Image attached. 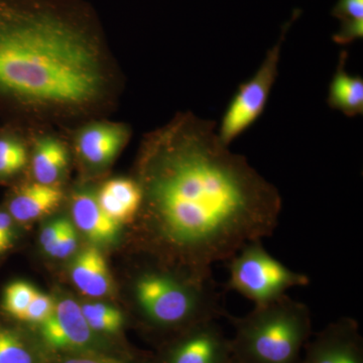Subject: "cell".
I'll return each instance as SVG.
<instances>
[{
  "instance_id": "6da1fadb",
  "label": "cell",
  "mask_w": 363,
  "mask_h": 363,
  "mask_svg": "<svg viewBox=\"0 0 363 363\" xmlns=\"http://www.w3.org/2000/svg\"><path fill=\"white\" fill-rule=\"evenodd\" d=\"M140 185L152 240L202 278L269 238L283 207L278 189L220 142L217 123L193 116L152 143Z\"/></svg>"
},
{
  "instance_id": "7a4b0ae2",
  "label": "cell",
  "mask_w": 363,
  "mask_h": 363,
  "mask_svg": "<svg viewBox=\"0 0 363 363\" xmlns=\"http://www.w3.org/2000/svg\"><path fill=\"white\" fill-rule=\"evenodd\" d=\"M84 28L42 0L0 4V88L28 99L80 104L99 89Z\"/></svg>"
},
{
  "instance_id": "3957f363",
  "label": "cell",
  "mask_w": 363,
  "mask_h": 363,
  "mask_svg": "<svg viewBox=\"0 0 363 363\" xmlns=\"http://www.w3.org/2000/svg\"><path fill=\"white\" fill-rule=\"evenodd\" d=\"M133 294L143 320L162 330L184 331L224 314L213 279L184 269H145L136 277Z\"/></svg>"
},
{
  "instance_id": "277c9868",
  "label": "cell",
  "mask_w": 363,
  "mask_h": 363,
  "mask_svg": "<svg viewBox=\"0 0 363 363\" xmlns=\"http://www.w3.org/2000/svg\"><path fill=\"white\" fill-rule=\"evenodd\" d=\"M233 357L238 363H298L311 335L309 307L288 295L230 317Z\"/></svg>"
},
{
  "instance_id": "5b68a950",
  "label": "cell",
  "mask_w": 363,
  "mask_h": 363,
  "mask_svg": "<svg viewBox=\"0 0 363 363\" xmlns=\"http://www.w3.org/2000/svg\"><path fill=\"white\" fill-rule=\"evenodd\" d=\"M226 262L227 290L252 301L255 307L269 304L286 296L290 289L310 284L306 274L292 271L272 257L262 240L247 243Z\"/></svg>"
},
{
  "instance_id": "8992f818",
  "label": "cell",
  "mask_w": 363,
  "mask_h": 363,
  "mask_svg": "<svg viewBox=\"0 0 363 363\" xmlns=\"http://www.w3.org/2000/svg\"><path fill=\"white\" fill-rule=\"evenodd\" d=\"M286 32L284 30L277 44L269 50L255 75L238 87L227 106L220 125H217L219 140L226 147H230L264 113L278 78Z\"/></svg>"
},
{
  "instance_id": "52a82bcc",
  "label": "cell",
  "mask_w": 363,
  "mask_h": 363,
  "mask_svg": "<svg viewBox=\"0 0 363 363\" xmlns=\"http://www.w3.org/2000/svg\"><path fill=\"white\" fill-rule=\"evenodd\" d=\"M233 359L230 339L212 319L185 329L169 346L162 363H231Z\"/></svg>"
},
{
  "instance_id": "ba28073f",
  "label": "cell",
  "mask_w": 363,
  "mask_h": 363,
  "mask_svg": "<svg viewBox=\"0 0 363 363\" xmlns=\"http://www.w3.org/2000/svg\"><path fill=\"white\" fill-rule=\"evenodd\" d=\"M306 347L303 363H363L359 326L350 317L329 324Z\"/></svg>"
},
{
  "instance_id": "9c48e42d",
  "label": "cell",
  "mask_w": 363,
  "mask_h": 363,
  "mask_svg": "<svg viewBox=\"0 0 363 363\" xmlns=\"http://www.w3.org/2000/svg\"><path fill=\"white\" fill-rule=\"evenodd\" d=\"M43 338L57 350H86L94 345V331L83 316L81 306L73 298L55 303L51 316L43 322Z\"/></svg>"
},
{
  "instance_id": "30bf717a",
  "label": "cell",
  "mask_w": 363,
  "mask_h": 363,
  "mask_svg": "<svg viewBox=\"0 0 363 363\" xmlns=\"http://www.w3.org/2000/svg\"><path fill=\"white\" fill-rule=\"evenodd\" d=\"M71 213L74 224L91 242L108 245L118 238L121 224L102 209L96 196L87 192L74 195Z\"/></svg>"
},
{
  "instance_id": "8fae6325",
  "label": "cell",
  "mask_w": 363,
  "mask_h": 363,
  "mask_svg": "<svg viewBox=\"0 0 363 363\" xmlns=\"http://www.w3.org/2000/svg\"><path fill=\"white\" fill-rule=\"evenodd\" d=\"M63 192L57 186L35 183L23 186L11 198L9 214L13 221L30 223L51 213L61 204Z\"/></svg>"
},
{
  "instance_id": "7c38bea8",
  "label": "cell",
  "mask_w": 363,
  "mask_h": 363,
  "mask_svg": "<svg viewBox=\"0 0 363 363\" xmlns=\"http://www.w3.org/2000/svg\"><path fill=\"white\" fill-rule=\"evenodd\" d=\"M70 274L74 285L88 297H104L111 292V272L96 247H87L79 253L72 262Z\"/></svg>"
},
{
  "instance_id": "4fadbf2b",
  "label": "cell",
  "mask_w": 363,
  "mask_h": 363,
  "mask_svg": "<svg viewBox=\"0 0 363 363\" xmlns=\"http://www.w3.org/2000/svg\"><path fill=\"white\" fill-rule=\"evenodd\" d=\"M128 133L123 126L96 124L86 128L78 138V150L84 161L93 166H104L118 154Z\"/></svg>"
},
{
  "instance_id": "5bb4252c",
  "label": "cell",
  "mask_w": 363,
  "mask_h": 363,
  "mask_svg": "<svg viewBox=\"0 0 363 363\" xmlns=\"http://www.w3.org/2000/svg\"><path fill=\"white\" fill-rule=\"evenodd\" d=\"M96 197L102 209L119 224L133 220L140 211L143 200L140 183L126 178L106 182Z\"/></svg>"
},
{
  "instance_id": "9a60e30c",
  "label": "cell",
  "mask_w": 363,
  "mask_h": 363,
  "mask_svg": "<svg viewBox=\"0 0 363 363\" xmlns=\"http://www.w3.org/2000/svg\"><path fill=\"white\" fill-rule=\"evenodd\" d=\"M347 58L346 51L339 55L337 67L329 85L327 104L344 116H359L363 114V79L348 73Z\"/></svg>"
},
{
  "instance_id": "2e32d148",
  "label": "cell",
  "mask_w": 363,
  "mask_h": 363,
  "mask_svg": "<svg viewBox=\"0 0 363 363\" xmlns=\"http://www.w3.org/2000/svg\"><path fill=\"white\" fill-rule=\"evenodd\" d=\"M68 164V152L63 143L54 138H45L38 143L32 167L35 180L45 185H55L63 176Z\"/></svg>"
},
{
  "instance_id": "e0dca14e",
  "label": "cell",
  "mask_w": 363,
  "mask_h": 363,
  "mask_svg": "<svg viewBox=\"0 0 363 363\" xmlns=\"http://www.w3.org/2000/svg\"><path fill=\"white\" fill-rule=\"evenodd\" d=\"M81 310L92 331L114 334L123 328V312L112 306L104 303H88L81 306Z\"/></svg>"
},
{
  "instance_id": "ac0fdd59",
  "label": "cell",
  "mask_w": 363,
  "mask_h": 363,
  "mask_svg": "<svg viewBox=\"0 0 363 363\" xmlns=\"http://www.w3.org/2000/svg\"><path fill=\"white\" fill-rule=\"evenodd\" d=\"M37 292L38 290L26 281H18L9 284L4 290L2 300L4 311L21 320Z\"/></svg>"
},
{
  "instance_id": "d6986e66",
  "label": "cell",
  "mask_w": 363,
  "mask_h": 363,
  "mask_svg": "<svg viewBox=\"0 0 363 363\" xmlns=\"http://www.w3.org/2000/svg\"><path fill=\"white\" fill-rule=\"evenodd\" d=\"M28 161L26 147L13 138H0V177L18 173Z\"/></svg>"
},
{
  "instance_id": "ffe728a7",
  "label": "cell",
  "mask_w": 363,
  "mask_h": 363,
  "mask_svg": "<svg viewBox=\"0 0 363 363\" xmlns=\"http://www.w3.org/2000/svg\"><path fill=\"white\" fill-rule=\"evenodd\" d=\"M0 363H33L25 344L14 332L0 327Z\"/></svg>"
},
{
  "instance_id": "44dd1931",
  "label": "cell",
  "mask_w": 363,
  "mask_h": 363,
  "mask_svg": "<svg viewBox=\"0 0 363 363\" xmlns=\"http://www.w3.org/2000/svg\"><path fill=\"white\" fill-rule=\"evenodd\" d=\"M54 308L55 302L52 298L38 291L21 318V321L42 324L51 316Z\"/></svg>"
},
{
  "instance_id": "7402d4cb",
  "label": "cell",
  "mask_w": 363,
  "mask_h": 363,
  "mask_svg": "<svg viewBox=\"0 0 363 363\" xmlns=\"http://www.w3.org/2000/svg\"><path fill=\"white\" fill-rule=\"evenodd\" d=\"M78 235L75 226L69 220L63 233L59 236L56 242L48 250L47 255L56 259H66L77 250Z\"/></svg>"
},
{
  "instance_id": "603a6c76",
  "label": "cell",
  "mask_w": 363,
  "mask_h": 363,
  "mask_svg": "<svg viewBox=\"0 0 363 363\" xmlns=\"http://www.w3.org/2000/svg\"><path fill=\"white\" fill-rule=\"evenodd\" d=\"M363 21H341V26L333 35V40L338 45H350L354 40L362 39Z\"/></svg>"
},
{
  "instance_id": "cb8c5ba5",
  "label": "cell",
  "mask_w": 363,
  "mask_h": 363,
  "mask_svg": "<svg viewBox=\"0 0 363 363\" xmlns=\"http://www.w3.org/2000/svg\"><path fill=\"white\" fill-rule=\"evenodd\" d=\"M333 14L340 21H363V0H339Z\"/></svg>"
},
{
  "instance_id": "d4e9b609",
  "label": "cell",
  "mask_w": 363,
  "mask_h": 363,
  "mask_svg": "<svg viewBox=\"0 0 363 363\" xmlns=\"http://www.w3.org/2000/svg\"><path fill=\"white\" fill-rule=\"evenodd\" d=\"M68 222V219L66 218L55 219L43 228L40 234V243L45 252H47L49 248L56 242Z\"/></svg>"
},
{
  "instance_id": "484cf974",
  "label": "cell",
  "mask_w": 363,
  "mask_h": 363,
  "mask_svg": "<svg viewBox=\"0 0 363 363\" xmlns=\"http://www.w3.org/2000/svg\"><path fill=\"white\" fill-rule=\"evenodd\" d=\"M14 236L13 219L9 212L0 211V255L13 247Z\"/></svg>"
},
{
  "instance_id": "4316f807",
  "label": "cell",
  "mask_w": 363,
  "mask_h": 363,
  "mask_svg": "<svg viewBox=\"0 0 363 363\" xmlns=\"http://www.w3.org/2000/svg\"><path fill=\"white\" fill-rule=\"evenodd\" d=\"M61 363H125L121 359L116 358L101 357V355H84V357H77L68 358Z\"/></svg>"
},
{
  "instance_id": "83f0119b",
  "label": "cell",
  "mask_w": 363,
  "mask_h": 363,
  "mask_svg": "<svg viewBox=\"0 0 363 363\" xmlns=\"http://www.w3.org/2000/svg\"><path fill=\"white\" fill-rule=\"evenodd\" d=\"M231 363H238V362H236L235 360L233 359V362H231Z\"/></svg>"
}]
</instances>
